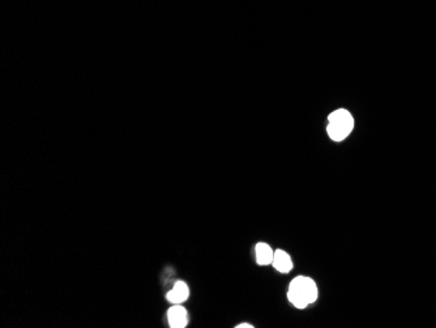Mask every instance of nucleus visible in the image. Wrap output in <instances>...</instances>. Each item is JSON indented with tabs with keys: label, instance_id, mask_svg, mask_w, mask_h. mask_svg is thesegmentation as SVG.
Here are the masks:
<instances>
[{
	"label": "nucleus",
	"instance_id": "nucleus-2",
	"mask_svg": "<svg viewBox=\"0 0 436 328\" xmlns=\"http://www.w3.org/2000/svg\"><path fill=\"white\" fill-rule=\"evenodd\" d=\"M327 131L329 137L335 142H342L345 140L354 127V119L353 115L345 109H339L333 111L329 117H328Z\"/></svg>",
	"mask_w": 436,
	"mask_h": 328
},
{
	"label": "nucleus",
	"instance_id": "nucleus-1",
	"mask_svg": "<svg viewBox=\"0 0 436 328\" xmlns=\"http://www.w3.org/2000/svg\"><path fill=\"white\" fill-rule=\"evenodd\" d=\"M317 296V287L311 278L298 276L291 281L288 298L297 309H306L308 305L314 304Z\"/></svg>",
	"mask_w": 436,
	"mask_h": 328
},
{
	"label": "nucleus",
	"instance_id": "nucleus-6",
	"mask_svg": "<svg viewBox=\"0 0 436 328\" xmlns=\"http://www.w3.org/2000/svg\"><path fill=\"white\" fill-rule=\"evenodd\" d=\"M272 266L281 273L290 272L291 269H293V262H291L290 255L286 251H284V250H276L275 256H273Z\"/></svg>",
	"mask_w": 436,
	"mask_h": 328
},
{
	"label": "nucleus",
	"instance_id": "nucleus-7",
	"mask_svg": "<svg viewBox=\"0 0 436 328\" xmlns=\"http://www.w3.org/2000/svg\"><path fill=\"white\" fill-rule=\"evenodd\" d=\"M254 326H251V325H248V323H241V325H238L237 328H252Z\"/></svg>",
	"mask_w": 436,
	"mask_h": 328
},
{
	"label": "nucleus",
	"instance_id": "nucleus-4",
	"mask_svg": "<svg viewBox=\"0 0 436 328\" xmlns=\"http://www.w3.org/2000/svg\"><path fill=\"white\" fill-rule=\"evenodd\" d=\"M188 296H190L188 285L184 281H177L174 284V288L168 293L166 300L169 301L170 304L181 305L187 301Z\"/></svg>",
	"mask_w": 436,
	"mask_h": 328
},
{
	"label": "nucleus",
	"instance_id": "nucleus-3",
	"mask_svg": "<svg viewBox=\"0 0 436 328\" xmlns=\"http://www.w3.org/2000/svg\"><path fill=\"white\" fill-rule=\"evenodd\" d=\"M170 327L184 328L188 325L187 310L181 305H172L168 311Z\"/></svg>",
	"mask_w": 436,
	"mask_h": 328
},
{
	"label": "nucleus",
	"instance_id": "nucleus-5",
	"mask_svg": "<svg viewBox=\"0 0 436 328\" xmlns=\"http://www.w3.org/2000/svg\"><path fill=\"white\" fill-rule=\"evenodd\" d=\"M255 253H256V262L260 266H269L273 262V256L275 251L273 249L264 242H259L255 247Z\"/></svg>",
	"mask_w": 436,
	"mask_h": 328
}]
</instances>
